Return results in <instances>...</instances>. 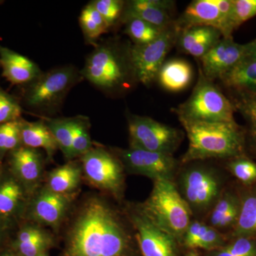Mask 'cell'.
Returning a JSON list of instances; mask_svg holds the SVG:
<instances>
[{
	"instance_id": "6da1fadb",
	"label": "cell",
	"mask_w": 256,
	"mask_h": 256,
	"mask_svg": "<svg viewBox=\"0 0 256 256\" xmlns=\"http://www.w3.org/2000/svg\"><path fill=\"white\" fill-rule=\"evenodd\" d=\"M62 229L63 247L58 256L140 254L136 232L124 208L120 210L101 194H87L76 202Z\"/></svg>"
},
{
	"instance_id": "7a4b0ae2",
	"label": "cell",
	"mask_w": 256,
	"mask_h": 256,
	"mask_svg": "<svg viewBox=\"0 0 256 256\" xmlns=\"http://www.w3.org/2000/svg\"><path fill=\"white\" fill-rule=\"evenodd\" d=\"M132 44L108 40L96 44L80 74L108 95L124 94L138 82L131 57Z\"/></svg>"
},
{
	"instance_id": "3957f363",
	"label": "cell",
	"mask_w": 256,
	"mask_h": 256,
	"mask_svg": "<svg viewBox=\"0 0 256 256\" xmlns=\"http://www.w3.org/2000/svg\"><path fill=\"white\" fill-rule=\"evenodd\" d=\"M188 139L184 163L212 158L239 156L244 148V139L235 122H206L180 120Z\"/></svg>"
},
{
	"instance_id": "277c9868",
	"label": "cell",
	"mask_w": 256,
	"mask_h": 256,
	"mask_svg": "<svg viewBox=\"0 0 256 256\" xmlns=\"http://www.w3.org/2000/svg\"><path fill=\"white\" fill-rule=\"evenodd\" d=\"M138 205L148 218L160 228L176 240H182L192 222V210L173 181H154L149 197Z\"/></svg>"
},
{
	"instance_id": "5b68a950",
	"label": "cell",
	"mask_w": 256,
	"mask_h": 256,
	"mask_svg": "<svg viewBox=\"0 0 256 256\" xmlns=\"http://www.w3.org/2000/svg\"><path fill=\"white\" fill-rule=\"evenodd\" d=\"M84 79L74 66H64L42 73L28 84L24 102L40 117L56 114L69 92Z\"/></svg>"
},
{
	"instance_id": "8992f818",
	"label": "cell",
	"mask_w": 256,
	"mask_h": 256,
	"mask_svg": "<svg viewBox=\"0 0 256 256\" xmlns=\"http://www.w3.org/2000/svg\"><path fill=\"white\" fill-rule=\"evenodd\" d=\"M233 102L200 68L198 80L188 100L175 110L178 120L206 122H235Z\"/></svg>"
},
{
	"instance_id": "52a82bcc",
	"label": "cell",
	"mask_w": 256,
	"mask_h": 256,
	"mask_svg": "<svg viewBox=\"0 0 256 256\" xmlns=\"http://www.w3.org/2000/svg\"><path fill=\"white\" fill-rule=\"evenodd\" d=\"M78 160L84 180L102 194L122 201L126 188V170L112 150L94 146Z\"/></svg>"
},
{
	"instance_id": "ba28073f",
	"label": "cell",
	"mask_w": 256,
	"mask_h": 256,
	"mask_svg": "<svg viewBox=\"0 0 256 256\" xmlns=\"http://www.w3.org/2000/svg\"><path fill=\"white\" fill-rule=\"evenodd\" d=\"M130 146L173 156L182 140L176 128L146 116H128Z\"/></svg>"
},
{
	"instance_id": "9c48e42d",
	"label": "cell",
	"mask_w": 256,
	"mask_h": 256,
	"mask_svg": "<svg viewBox=\"0 0 256 256\" xmlns=\"http://www.w3.org/2000/svg\"><path fill=\"white\" fill-rule=\"evenodd\" d=\"M77 196L54 193L43 184L30 197L23 222L38 224L58 235L68 220Z\"/></svg>"
},
{
	"instance_id": "30bf717a",
	"label": "cell",
	"mask_w": 256,
	"mask_h": 256,
	"mask_svg": "<svg viewBox=\"0 0 256 256\" xmlns=\"http://www.w3.org/2000/svg\"><path fill=\"white\" fill-rule=\"evenodd\" d=\"M180 33V30L174 21L151 43L132 45L131 57L138 82L149 86L156 80L165 57L176 44Z\"/></svg>"
},
{
	"instance_id": "8fae6325",
	"label": "cell",
	"mask_w": 256,
	"mask_h": 256,
	"mask_svg": "<svg viewBox=\"0 0 256 256\" xmlns=\"http://www.w3.org/2000/svg\"><path fill=\"white\" fill-rule=\"evenodd\" d=\"M132 224L141 256H178V240L152 222L138 206L124 208Z\"/></svg>"
},
{
	"instance_id": "7c38bea8",
	"label": "cell",
	"mask_w": 256,
	"mask_h": 256,
	"mask_svg": "<svg viewBox=\"0 0 256 256\" xmlns=\"http://www.w3.org/2000/svg\"><path fill=\"white\" fill-rule=\"evenodd\" d=\"M122 162L124 170L132 174L142 175L153 181L171 180L176 169L178 162L171 154L144 150L129 146L127 149L111 148Z\"/></svg>"
},
{
	"instance_id": "4fadbf2b",
	"label": "cell",
	"mask_w": 256,
	"mask_h": 256,
	"mask_svg": "<svg viewBox=\"0 0 256 256\" xmlns=\"http://www.w3.org/2000/svg\"><path fill=\"white\" fill-rule=\"evenodd\" d=\"M183 198L191 210L205 212L220 196V182L213 171L206 168H192L181 180Z\"/></svg>"
},
{
	"instance_id": "5bb4252c",
	"label": "cell",
	"mask_w": 256,
	"mask_h": 256,
	"mask_svg": "<svg viewBox=\"0 0 256 256\" xmlns=\"http://www.w3.org/2000/svg\"><path fill=\"white\" fill-rule=\"evenodd\" d=\"M8 171L31 197L44 184L46 158L40 150L20 146L10 152Z\"/></svg>"
},
{
	"instance_id": "9a60e30c",
	"label": "cell",
	"mask_w": 256,
	"mask_h": 256,
	"mask_svg": "<svg viewBox=\"0 0 256 256\" xmlns=\"http://www.w3.org/2000/svg\"><path fill=\"white\" fill-rule=\"evenodd\" d=\"M245 44L234 41L233 37L222 38L200 58L202 73L210 80L220 78L244 58Z\"/></svg>"
},
{
	"instance_id": "2e32d148",
	"label": "cell",
	"mask_w": 256,
	"mask_h": 256,
	"mask_svg": "<svg viewBox=\"0 0 256 256\" xmlns=\"http://www.w3.org/2000/svg\"><path fill=\"white\" fill-rule=\"evenodd\" d=\"M56 235L50 229L30 222L20 224L10 248L20 256H38L56 245Z\"/></svg>"
},
{
	"instance_id": "e0dca14e",
	"label": "cell",
	"mask_w": 256,
	"mask_h": 256,
	"mask_svg": "<svg viewBox=\"0 0 256 256\" xmlns=\"http://www.w3.org/2000/svg\"><path fill=\"white\" fill-rule=\"evenodd\" d=\"M30 198L22 185L5 171L0 178V218L14 226L22 223Z\"/></svg>"
},
{
	"instance_id": "ac0fdd59",
	"label": "cell",
	"mask_w": 256,
	"mask_h": 256,
	"mask_svg": "<svg viewBox=\"0 0 256 256\" xmlns=\"http://www.w3.org/2000/svg\"><path fill=\"white\" fill-rule=\"evenodd\" d=\"M0 66L3 76L15 85H28L43 73L38 66L28 57L1 45Z\"/></svg>"
},
{
	"instance_id": "d6986e66",
	"label": "cell",
	"mask_w": 256,
	"mask_h": 256,
	"mask_svg": "<svg viewBox=\"0 0 256 256\" xmlns=\"http://www.w3.org/2000/svg\"><path fill=\"white\" fill-rule=\"evenodd\" d=\"M174 2L168 0H132L124 5L122 18H138L161 28L174 22L170 12L174 8Z\"/></svg>"
},
{
	"instance_id": "ffe728a7",
	"label": "cell",
	"mask_w": 256,
	"mask_h": 256,
	"mask_svg": "<svg viewBox=\"0 0 256 256\" xmlns=\"http://www.w3.org/2000/svg\"><path fill=\"white\" fill-rule=\"evenodd\" d=\"M222 37L220 30L212 26H192L180 31L176 43L184 53L200 60Z\"/></svg>"
},
{
	"instance_id": "44dd1931",
	"label": "cell",
	"mask_w": 256,
	"mask_h": 256,
	"mask_svg": "<svg viewBox=\"0 0 256 256\" xmlns=\"http://www.w3.org/2000/svg\"><path fill=\"white\" fill-rule=\"evenodd\" d=\"M175 24L180 31L192 26H206L217 28L222 34L224 32L223 20L213 0L192 1Z\"/></svg>"
},
{
	"instance_id": "7402d4cb",
	"label": "cell",
	"mask_w": 256,
	"mask_h": 256,
	"mask_svg": "<svg viewBox=\"0 0 256 256\" xmlns=\"http://www.w3.org/2000/svg\"><path fill=\"white\" fill-rule=\"evenodd\" d=\"M82 170L79 160L67 162L48 172L44 185L50 191L62 195H78L82 185Z\"/></svg>"
},
{
	"instance_id": "603a6c76",
	"label": "cell",
	"mask_w": 256,
	"mask_h": 256,
	"mask_svg": "<svg viewBox=\"0 0 256 256\" xmlns=\"http://www.w3.org/2000/svg\"><path fill=\"white\" fill-rule=\"evenodd\" d=\"M218 79L237 96L256 92V58L244 57Z\"/></svg>"
},
{
	"instance_id": "cb8c5ba5",
	"label": "cell",
	"mask_w": 256,
	"mask_h": 256,
	"mask_svg": "<svg viewBox=\"0 0 256 256\" xmlns=\"http://www.w3.org/2000/svg\"><path fill=\"white\" fill-rule=\"evenodd\" d=\"M20 132L22 146L43 150L46 153V159L50 162L53 160L58 146L43 120L28 122L22 119Z\"/></svg>"
},
{
	"instance_id": "d4e9b609",
	"label": "cell",
	"mask_w": 256,
	"mask_h": 256,
	"mask_svg": "<svg viewBox=\"0 0 256 256\" xmlns=\"http://www.w3.org/2000/svg\"><path fill=\"white\" fill-rule=\"evenodd\" d=\"M193 78L192 66L186 60L174 58L164 62L156 76L160 86L170 92H180L191 84Z\"/></svg>"
},
{
	"instance_id": "484cf974",
	"label": "cell",
	"mask_w": 256,
	"mask_h": 256,
	"mask_svg": "<svg viewBox=\"0 0 256 256\" xmlns=\"http://www.w3.org/2000/svg\"><path fill=\"white\" fill-rule=\"evenodd\" d=\"M234 236L256 239V191L248 193L240 201Z\"/></svg>"
},
{
	"instance_id": "4316f807",
	"label": "cell",
	"mask_w": 256,
	"mask_h": 256,
	"mask_svg": "<svg viewBox=\"0 0 256 256\" xmlns=\"http://www.w3.org/2000/svg\"><path fill=\"white\" fill-rule=\"evenodd\" d=\"M41 119L44 121L47 127L53 134L58 150L67 162L73 160V148H72V117L52 118L42 116Z\"/></svg>"
},
{
	"instance_id": "83f0119b",
	"label": "cell",
	"mask_w": 256,
	"mask_h": 256,
	"mask_svg": "<svg viewBox=\"0 0 256 256\" xmlns=\"http://www.w3.org/2000/svg\"><path fill=\"white\" fill-rule=\"evenodd\" d=\"M79 22L86 40L90 44H96L97 40L109 28L105 20L92 2L87 4L82 10Z\"/></svg>"
},
{
	"instance_id": "f1b7e54d",
	"label": "cell",
	"mask_w": 256,
	"mask_h": 256,
	"mask_svg": "<svg viewBox=\"0 0 256 256\" xmlns=\"http://www.w3.org/2000/svg\"><path fill=\"white\" fill-rule=\"evenodd\" d=\"M126 23V34L134 42V45H144L151 43L160 36L165 28H156L138 18H122Z\"/></svg>"
},
{
	"instance_id": "f546056e",
	"label": "cell",
	"mask_w": 256,
	"mask_h": 256,
	"mask_svg": "<svg viewBox=\"0 0 256 256\" xmlns=\"http://www.w3.org/2000/svg\"><path fill=\"white\" fill-rule=\"evenodd\" d=\"M90 128V120L86 116L72 117V148L74 160L78 159L94 146Z\"/></svg>"
},
{
	"instance_id": "4dcf8cb0",
	"label": "cell",
	"mask_w": 256,
	"mask_h": 256,
	"mask_svg": "<svg viewBox=\"0 0 256 256\" xmlns=\"http://www.w3.org/2000/svg\"><path fill=\"white\" fill-rule=\"evenodd\" d=\"M21 120L0 124V164L10 152L22 146Z\"/></svg>"
},
{
	"instance_id": "1f68e13d",
	"label": "cell",
	"mask_w": 256,
	"mask_h": 256,
	"mask_svg": "<svg viewBox=\"0 0 256 256\" xmlns=\"http://www.w3.org/2000/svg\"><path fill=\"white\" fill-rule=\"evenodd\" d=\"M92 3L105 20L109 28L122 18L126 5L124 2L121 0H95Z\"/></svg>"
},
{
	"instance_id": "d6a6232c",
	"label": "cell",
	"mask_w": 256,
	"mask_h": 256,
	"mask_svg": "<svg viewBox=\"0 0 256 256\" xmlns=\"http://www.w3.org/2000/svg\"><path fill=\"white\" fill-rule=\"evenodd\" d=\"M22 112L18 101L0 89V124L21 119Z\"/></svg>"
},
{
	"instance_id": "836d02e7",
	"label": "cell",
	"mask_w": 256,
	"mask_h": 256,
	"mask_svg": "<svg viewBox=\"0 0 256 256\" xmlns=\"http://www.w3.org/2000/svg\"><path fill=\"white\" fill-rule=\"evenodd\" d=\"M228 170L238 180L245 184L256 181V164L250 160L238 158L230 162Z\"/></svg>"
},
{
	"instance_id": "e575fe53",
	"label": "cell",
	"mask_w": 256,
	"mask_h": 256,
	"mask_svg": "<svg viewBox=\"0 0 256 256\" xmlns=\"http://www.w3.org/2000/svg\"><path fill=\"white\" fill-rule=\"evenodd\" d=\"M256 16V0H233L232 23L234 30Z\"/></svg>"
},
{
	"instance_id": "d590c367",
	"label": "cell",
	"mask_w": 256,
	"mask_h": 256,
	"mask_svg": "<svg viewBox=\"0 0 256 256\" xmlns=\"http://www.w3.org/2000/svg\"><path fill=\"white\" fill-rule=\"evenodd\" d=\"M236 110H238L250 122L254 136L256 134V92L237 96L233 102Z\"/></svg>"
},
{
	"instance_id": "8d00e7d4",
	"label": "cell",
	"mask_w": 256,
	"mask_h": 256,
	"mask_svg": "<svg viewBox=\"0 0 256 256\" xmlns=\"http://www.w3.org/2000/svg\"><path fill=\"white\" fill-rule=\"evenodd\" d=\"M238 201L239 200L236 196L229 192H226L223 195L218 197L213 210L210 212V226L216 229L218 228L224 215L232 208L234 204Z\"/></svg>"
},
{
	"instance_id": "74e56055",
	"label": "cell",
	"mask_w": 256,
	"mask_h": 256,
	"mask_svg": "<svg viewBox=\"0 0 256 256\" xmlns=\"http://www.w3.org/2000/svg\"><path fill=\"white\" fill-rule=\"evenodd\" d=\"M208 227V225L200 222H193L190 223L182 238L184 245L190 248H197L202 236Z\"/></svg>"
},
{
	"instance_id": "f35d334b",
	"label": "cell",
	"mask_w": 256,
	"mask_h": 256,
	"mask_svg": "<svg viewBox=\"0 0 256 256\" xmlns=\"http://www.w3.org/2000/svg\"><path fill=\"white\" fill-rule=\"evenodd\" d=\"M13 226V224L0 218V248L2 246L3 244L6 242Z\"/></svg>"
},
{
	"instance_id": "ab89813d",
	"label": "cell",
	"mask_w": 256,
	"mask_h": 256,
	"mask_svg": "<svg viewBox=\"0 0 256 256\" xmlns=\"http://www.w3.org/2000/svg\"><path fill=\"white\" fill-rule=\"evenodd\" d=\"M244 57H255L256 58V38L245 44Z\"/></svg>"
},
{
	"instance_id": "60d3db41",
	"label": "cell",
	"mask_w": 256,
	"mask_h": 256,
	"mask_svg": "<svg viewBox=\"0 0 256 256\" xmlns=\"http://www.w3.org/2000/svg\"><path fill=\"white\" fill-rule=\"evenodd\" d=\"M210 256H234L232 254H229L227 252L223 247L218 249L216 252H214Z\"/></svg>"
},
{
	"instance_id": "b9f144b4",
	"label": "cell",
	"mask_w": 256,
	"mask_h": 256,
	"mask_svg": "<svg viewBox=\"0 0 256 256\" xmlns=\"http://www.w3.org/2000/svg\"><path fill=\"white\" fill-rule=\"evenodd\" d=\"M0 256H20L14 252V250L10 248L5 249L0 252Z\"/></svg>"
},
{
	"instance_id": "7bdbcfd3",
	"label": "cell",
	"mask_w": 256,
	"mask_h": 256,
	"mask_svg": "<svg viewBox=\"0 0 256 256\" xmlns=\"http://www.w3.org/2000/svg\"><path fill=\"white\" fill-rule=\"evenodd\" d=\"M185 256H198V254L195 250H192V252H188Z\"/></svg>"
},
{
	"instance_id": "ee69618b",
	"label": "cell",
	"mask_w": 256,
	"mask_h": 256,
	"mask_svg": "<svg viewBox=\"0 0 256 256\" xmlns=\"http://www.w3.org/2000/svg\"><path fill=\"white\" fill-rule=\"evenodd\" d=\"M5 170L3 169L2 166V164H0V178H2V176L4 174Z\"/></svg>"
},
{
	"instance_id": "f6af8a7d",
	"label": "cell",
	"mask_w": 256,
	"mask_h": 256,
	"mask_svg": "<svg viewBox=\"0 0 256 256\" xmlns=\"http://www.w3.org/2000/svg\"><path fill=\"white\" fill-rule=\"evenodd\" d=\"M38 256H48V252H45V254H42V255Z\"/></svg>"
},
{
	"instance_id": "bcb514c9",
	"label": "cell",
	"mask_w": 256,
	"mask_h": 256,
	"mask_svg": "<svg viewBox=\"0 0 256 256\" xmlns=\"http://www.w3.org/2000/svg\"><path fill=\"white\" fill-rule=\"evenodd\" d=\"M254 138H255V144H256V134L255 136H254Z\"/></svg>"
},
{
	"instance_id": "7dc6e473",
	"label": "cell",
	"mask_w": 256,
	"mask_h": 256,
	"mask_svg": "<svg viewBox=\"0 0 256 256\" xmlns=\"http://www.w3.org/2000/svg\"><path fill=\"white\" fill-rule=\"evenodd\" d=\"M2 2H3L2 1H0V4H1Z\"/></svg>"
}]
</instances>
